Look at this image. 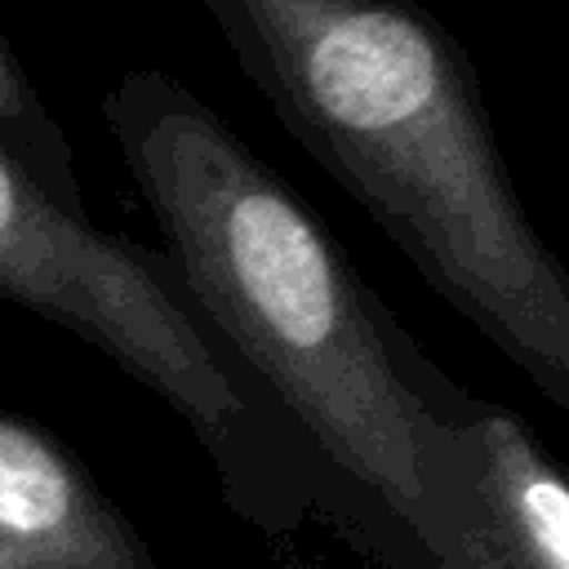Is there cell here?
Here are the masks:
<instances>
[{
    "instance_id": "1",
    "label": "cell",
    "mask_w": 569,
    "mask_h": 569,
    "mask_svg": "<svg viewBox=\"0 0 569 569\" xmlns=\"http://www.w3.org/2000/svg\"><path fill=\"white\" fill-rule=\"evenodd\" d=\"M102 120L164 253L325 467L378 569H431L449 453L485 396L449 378L298 191L182 80L124 71Z\"/></svg>"
},
{
    "instance_id": "2",
    "label": "cell",
    "mask_w": 569,
    "mask_h": 569,
    "mask_svg": "<svg viewBox=\"0 0 569 569\" xmlns=\"http://www.w3.org/2000/svg\"><path fill=\"white\" fill-rule=\"evenodd\" d=\"M280 129L569 418V262L525 209L467 49L418 0H200Z\"/></svg>"
},
{
    "instance_id": "3",
    "label": "cell",
    "mask_w": 569,
    "mask_h": 569,
    "mask_svg": "<svg viewBox=\"0 0 569 569\" xmlns=\"http://www.w3.org/2000/svg\"><path fill=\"white\" fill-rule=\"evenodd\" d=\"M0 302L98 347L204 449L231 516L267 538L347 533L302 431L209 325L164 249L102 231L0 151Z\"/></svg>"
},
{
    "instance_id": "4",
    "label": "cell",
    "mask_w": 569,
    "mask_h": 569,
    "mask_svg": "<svg viewBox=\"0 0 569 569\" xmlns=\"http://www.w3.org/2000/svg\"><path fill=\"white\" fill-rule=\"evenodd\" d=\"M427 556L431 569H569V467L507 405L485 400L462 427Z\"/></svg>"
},
{
    "instance_id": "5",
    "label": "cell",
    "mask_w": 569,
    "mask_h": 569,
    "mask_svg": "<svg viewBox=\"0 0 569 569\" xmlns=\"http://www.w3.org/2000/svg\"><path fill=\"white\" fill-rule=\"evenodd\" d=\"M0 569H160L138 525L44 427L0 413Z\"/></svg>"
},
{
    "instance_id": "6",
    "label": "cell",
    "mask_w": 569,
    "mask_h": 569,
    "mask_svg": "<svg viewBox=\"0 0 569 569\" xmlns=\"http://www.w3.org/2000/svg\"><path fill=\"white\" fill-rule=\"evenodd\" d=\"M0 151L13 156L44 191L62 204L84 209V187L76 173V151L58 124V116L40 102L31 76L18 62V49L0 31Z\"/></svg>"
}]
</instances>
